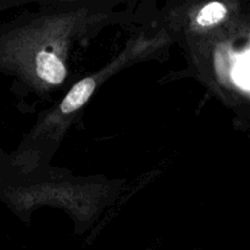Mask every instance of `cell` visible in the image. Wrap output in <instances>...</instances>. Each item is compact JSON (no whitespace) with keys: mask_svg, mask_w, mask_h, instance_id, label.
I'll return each instance as SVG.
<instances>
[{"mask_svg":"<svg viewBox=\"0 0 250 250\" xmlns=\"http://www.w3.org/2000/svg\"><path fill=\"white\" fill-rule=\"evenodd\" d=\"M227 14V9L225 5L221 2H210V4L205 5L200 12L198 14L197 22L198 24L203 27L214 26V24L219 23L220 21L225 19Z\"/></svg>","mask_w":250,"mask_h":250,"instance_id":"obj_3","label":"cell"},{"mask_svg":"<svg viewBox=\"0 0 250 250\" xmlns=\"http://www.w3.org/2000/svg\"><path fill=\"white\" fill-rule=\"evenodd\" d=\"M95 81L93 78H84L80 81L77 84L73 85L72 89L70 90L63 102L61 103L60 110L63 114H70V112L76 111L80 109L83 104L88 102L92 93L94 92Z\"/></svg>","mask_w":250,"mask_h":250,"instance_id":"obj_2","label":"cell"},{"mask_svg":"<svg viewBox=\"0 0 250 250\" xmlns=\"http://www.w3.org/2000/svg\"><path fill=\"white\" fill-rule=\"evenodd\" d=\"M37 73L42 80L59 84L66 77V68L60 59L48 51H41L37 55Z\"/></svg>","mask_w":250,"mask_h":250,"instance_id":"obj_1","label":"cell"}]
</instances>
